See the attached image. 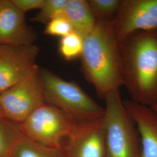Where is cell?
<instances>
[{"label": "cell", "instance_id": "obj_20", "mask_svg": "<svg viewBox=\"0 0 157 157\" xmlns=\"http://www.w3.org/2000/svg\"><path fill=\"white\" fill-rule=\"evenodd\" d=\"M4 118L3 115H2V109L1 108V105H0V118Z\"/></svg>", "mask_w": 157, "mask_h": 157}, {"label": "cell", "instance_id": "obj_17", "mask_svg": "<svg viewBox=\"0 0 157 157\" xmlns=\"http://www.w3.org/2000/svg\"><path fill=\"white\" fill-rule=\"evenodd\" d=\"M67 2V0H44L39 12L32 19V21L47 24L62 13Z\"/></svg>", "mask_w": 157, "mask_h": 157}, {"label": "cell", "instance_id": "obj_16", "mask_svg": "<svg viewBox=\"0 0 157 157\" xmlns=\"http://www.w3.org/2000/svg\"><path fill=\"white\" fill-rule=\"evenodd\" d=\"M88 2L97 21H112L118 12L122 0H89Z\"/></svg>", "mask_w": 157, "mask_h": 157}, {"label": "cell", "instance_id": "obj_13", "mask_svg": "<svg viewBox=\"0 0 157 157\" xmlns=\"http://www.w3.org/2000/svg\"><path fill=\"white\" fill-rule=\"evenodd\" d=\"M23 136L19 124L6 118H0V157H11Z\"/></svg>", "mask_w": 157, "mask_h": 157}, {"label": "cell", "instance_id": "obj_3", "mask_svg": "<svg viewBox=\"0 0 157 157\" xmlns=\"http://www.w3.org/2000/svg\"><path fill=\"white\" fill-rule=\"evenodd\" d=\"M104 99L105 157H141L139 133L119 90L108 93Z\"/></svg>", "mask_w": 157, "mask_h": 157}, {"label": "cell", "instance_id": "obj_1", "mask_svg": "<svg viewBox=\"0 0 157 157\" xmlns=\"http://www.w3.org/2000/svg\"><path fill=\"white\" fill-rule=\"evenodd\" d=\"M123 86L131 100L157 105V29L139 31L121 40Z\"/></svg>", "mask_w": 157, "mask_h": 157}, {"label": "cell", "instance_id": "obj_19", "mask_svg": "<svg viewBox=\"0 0 157 157\" xmlns=\"http://www.w3.org/2000/svg\"><path fill=\"white\" fill-rule=\"evenodd\" d=\"M17 8L25 13L30 10L39 9L42 6L44 0H11Z\"/></svg>", "mask_w": 157, "mask_h": 157}, {"label": "cell", "instance_id": "obj_7", "mask_svg": "<svg viewBox=\"0 0 157 157\" xmlns=\"http://www.w3.org/2000/svg\"><path fill=\"white\" fill-rule=\"evenodd\" d=\"M118 41L139 31L157 29V0H122L111 21Z\"/></svg>", "mask_w": 157, "mask_h": 157}, {"label": "cell", "instance_id": "obj_10", "mask_svg": "<svg viewBox=\"0 0 157 157\" xmlns=\"http://www.w3.org/2000/svg\"><path fill=\"white\" fill-rule=\"evenodd\" d=\"M37 35L26 21L25 13L11 0H0V44H34Z\"/></svg>", "mask_w": 157, "mask_h": 157}, {"label": "cell", "instance_id": "obj_15", "mask_svg": "<svg viewBox=\"0 0 157 157\" xmlns=\"http://www.w3.org/2000/svg\"><path fill=\"white\" fill-rule=\"evenodd\" d=\"M83 47V39L72 32L61 38L59 50L63 58L67 61L80 57Z\"/></svg>", "mask_w": 157, "mask_h": 157}, {"label": "cell", "instance_id": "obj_9", "mask_svg": "<svg viewBox=\"0 0 157 157\" xmlns=\"http://www.w3.org/2000/svg\"><path fill=\"white\" fill-rule=\"evenodd\" d=\"M61 150L64 157H105L104 116L79 122Z\"/></svg>", "mask_w": 157, "mask_h": 157}, {"label": "cell", "instance_id": "obj_14", "mask_svg": "<svg viewBox=\"0 0 157 157\" xmlns=\"http://www.w3.org/2000/svg\"><path fill=\"white\" fill-rule=\"evenodd\" d=\"M11 157H64L62 150L41 146L24 135L18 141Z\"/></svg>", "mask_w": 157, "mask_h": 157}, {"label": "cell", "instance_id": "obj_8", "mask_svg": "<svg viewBox=\"0 0 157 157\" xmlns=\"http://www.w3.org/2000/svg\"><path fill=\"white\" fill-rule=\"evenodd\" d=\"M39 48L28 45L0 44V94L26 77L37 67Z\"/></svg>", "mask_w": 157, "mask_h": 157}, {"label": "cell", "instance_id": "obj_21", "mask_svg": "<svg viewBox=\"0 0 157 157\" xmlns=\"http://www.w3.org/2000/svg\"><path fill=\"white\" fill-rule=\"evenodd\" d=\"M150 108H151L152 109H154V111H157V105H154V106H152V107H150Z\"/></svg>", "mask_w": 157, "mask_h": 157}, {"label": "cell", "instance_id": "obj_11", "mask_svg": "<svg viewBox=\"0 0 157 157\" xmlns=\"http://www.w3.org/2000/svg\"><path fill=\"white\" fill-rule=\"evenodd\" d=\"M140 139L141 157H157V112L132 100H124Z\"/></svg>", "mask_w": 157, "mask_h": 157}, {"label": "cell", "instance_id": "obj_5", "mask_svg": "<svg viewBox=\"0 0 157 157\" xmlns=\"http://www.w3.org/2000/svg\"><path fill=\"white\" fill-rule=\"evenodd\" d=\"M78 123L61 109L44 103L19 127L23 135L35 143L61 150Z\"/></svg>", "mask_w": 157, "mask_h": 157}, {"label": "cell", "instance_id": "obj_6", "mask_svg": "<svg viewBox=\"0 0 157 157\" xmlns=\"http://www.w3.org/2000/svg\"><path fill=\"white\" fill-rule=\"evenodd\" d=\"M45 103L39 67L0 94L4 118L21 124L38 107Z\"/></svg>", "mask_w": 157, "mask_h": 157}, {"label": "cell", "instance_id": "obj_2", "mask_svg": "<svg viewBox=\"0 0 157 157\" xmlns=\"http://www.w3.org/2000/svg\"><path fill=\"white\" fill-rule=\"evenodd\" d=\"M81 59L85 78L93 86L99 97L123 86L122 56L111 21L97 20L83 39Z\"/></svg>", "mask_w": 157, "mask_h": 157}, {"label": "cell", "instance_id": "obj_4", "mask_svg": "<svg viewBox=\"0 0 157 157\" xmlns=\"http://www.w3.org/2000/svg\"><path fill=\"white\" fill-rule=\"evenodd\" d=\"M39 72L45 103L61 109L78 122L104 116V108L78 84L65 80L45 69L39 67Z\"/></svg>", "mask_w": 157, "mask_h": 157}, {"label": "cell", "instance_id": "obj_18", "mask_svg": "<svg viewBox=\"0 0 157 157\" xmlns=\"http://www.w3.org/2000/svg\"><path fill=\"white\" fill-rule=\"evenodd\" d=\"M72 32L73 29L71 23L61 13L46 24L44 33L47 35L61 38Z\"/></svg>", "mask_w": 157, "mask_h": 157}, {"label": "cell", "instance_id": "obj_12", "mask_svg": "<svg viewBox=\"0 0 157 157\" xmlns=\"http://www.w3.org/2000/svg\"><path fill=\"white\" fill-rule=\"evenodd\" d=\"M62 14L71 23L73 32L83 39L93 30L97 22L86 0H67Z\"/></svg>", "mask_w": 157, "mask_h": 157}]
</instances>
